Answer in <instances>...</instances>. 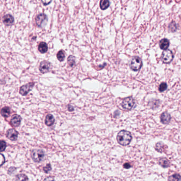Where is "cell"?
I'll list each match as a JSON object with an SVG mask.
<instances>
[{"instance_id": "6da1fadb", "label": "cell", "mask_w": 181, "mask_h": 181, "mask_svg": "<svg viewBox=\"0 0 181 181\" xmlns=\"http://www.w3.org/2000/svg\"><path fill=\"white\" fill-rule=\"evenodd\" d=\"M132 137L130 132L126 130H122L117 135V140L118 142L122 145H129L131 141Z\"/></svg>"}, {"instance_id": "7a4b0ae2", "label": "cell", "mask_w": 181, "mask_h": 181, "mask_svg": "<svg viewBox=\"0 0 181 181\" xmlns=\"http://www.w3.org/2000/svg\"><path fill=\"white\" fill-rule=\"evenodd\" d=\"M142 66V62L139 57L134 56L132 58L131 61L130 63V67L132 70L137 71L141 68Z\"/></svg>"}, {"instance_id": "3957f363", "label": "cell", "mask_w": 181, "mask_h": 181, "mask_svg": "<svg viewBox=\"0 0 181 181\" xmlns=\"http://www.w3.org/2000/svg\"><path fill=\"white\" fill-rule=\"evenodd\" d=\"M173 54L170 50H165L161 54V60L164 63L168 64L171 63L173 60Z\"/></svg>"}, {"instance_id": "277c9868", "label": "cell", "mask_w": 181, "mask_h": 181, "mask_svg": "<svg viewBox=\"0 0 181 181\" xmlns=\"http://www.w3.org/2000/svg\"><path fill=\"white\" fill-rule=\"evenodd\" d=\"M134 104H135V101L133 98L127 97L125 98L122 101L121 106L124 110L129 111L134 107Z\"/></svg>"}, {"instance_id": "5b68a950", "label": "cell", "mask_w": 181, "mask_h": 181, "mask_svg": "<svg viewBox=\"0 0 181 181\" xmlns=\"http://www.w3.org/2000/svg\"><path fill=\"white\" fill-rule=\"evenodd\" d=\"M31 155L34 161L36 163H39L44 158L45 153L42 150L34 149L32 151Z\"/></svg>"}, {"instance_id": "8992f818", "label": "cell", "mask_w": 181, "mask_h": 181, "mask_svg": "<svg viewBox=\"0 0 181 181\" xmlns=\"http://www.w3.org/2000/svg\"><path fill=\"white\" fill-rule=\"evenodd\" d=\"M47 20V16H46V14L44 13H40L38 14L35 18L36 24L39 27H42L44 25L46 24Z\"/></svg>"}, {"instance_id": "52a82bcc", "label": "cell", "mask_w": 181, "mask_h": 181, "mask_svg": "<svg viewBox=\"0 0 181 181\" xmlns=\"http://www.w3.org/2000/svg\"><path fill=\"white\" fill-rule=\"evenodd\" d=\"M34 85H35L34 82H30L21 86L20 87V91H19L20 94L22 96L27 95L29 93V92L32 90V88L34 87Z\"/></svg>"}, {"instance_id": "ba28073f", "label": "cell", "mask_w": 181, "mask_h": 181, "mask_svg": "<svg viewBox=\"0 0 181 181\" xmlns=\"http://www.w3.org/2000/svg\"><path fill=\"white\" fill-rule=\"evenodd\" d=\"M51 68V64L46 61H43L40 62L39 69L42 74H46L50 71Z\"/></svg>"}, {"instance_id": "9c48e42d", "label": "cell", "mask_w": 181, "mask_h": 181, "mask_svg": "<svg viewBox=\"0 0 181 181\" xmlns=\"http://www.w3.org/2000/svg\"><path fill=\"white\" fill-rule=\"evenodd\" d=\"M18 132L16 131L13 129H11L8 130L6 132V137L12 141H15L18 138Z\"/></svg>"}, {"instance_id": "30bf717a", "label": "cell", "mask_w": 181, "mask_h": 181, "mask_svg": "<svg viewBox=\"0 0 181 181\" xmlns=\"http://www.w3.org/2000/svg\"><path fill=\"white\" fill-rule=\"evenodd\" d=\"M3 22L6 26H12L14 23V18L11 14H6L3 18Z\"/></svg>"}, {"instance_id": "8fae6325", "label": "cell", "mask_w": 181, "mask_h": 181, "mask_svg": "<svg viewBox=\"0 0 181 181\" xmlns=\"http://www.w3.org/2000/svg\"><path fill=\"white\" fill-rule=\"evenodd\" d=\"M171 120V116L169 113L164 112L160 116V121L162 123L167 124L169 123Z\"/></svg>"}, {"instance_id": "7c38bea8", "label": "cell", "mask_w": 181, "mask_h": 181, "mask_svg": "<svg viewBox=\"0 0 181 181\" xmlns=\"http://www.w3.org/2000/svg\"><path fill=\"white\" fill-rule=\"evenodd\" d=\"M21 121V118L17 114H15L13 116L11 119V123L12 126L16 127L20 126Z\"/></svg>"}, {"instance_id": "4fadbf2b", "label": "cell", "mask_w": 181, "mask_h": 181, "mask_svg": "<svg viewBox=\"0 0 181 181\" xmlns=\"http://www.w3.org/2000/svg\"><path fill=\"white\" fill-rule=\"evenodd\" d=\"M169 46V41L167 39L164 38L159 42V47L161 50H167Z\"/></svg>"}, {"instance_id": "5bb4252c", "label": "cell", "mask_w": 181, "mask_h": 181, "mask_svg": "<svg viewBox=\"0 0 181 181\" xmlns=\"http://www.w3.org/2000/svg\"><path fill=\"white\" fill-rule=\"evenodd\" d=\"M38 50L41 53H45L48 50L47 45L45 42H40L38 45Z\"/></svg>"}, {"instance_id": "9a60e30c", "label": "cell", "mask_w": 181, "mask_h": 181, "mask_svg": "<svg viewBox=\"0 0 181 181\" xmlns=\"http://www.w3.org/2000/svg\"><path fill=\"white\" fill-rule=\"evenodd\" d=\"M55 122L54 116L52 114H48L45 118V124L47 126H51L54 124Z\"/></svg>"}, {"instance_id": "2e32d148", "label": "cell", "mask_w": 181, "mask_h": 181, "mask_svg": "<svg viewBox=\"0 0 181 181\" xmlns=\"http://www.w3.org/2000/svg\"><path fill=\"white\" fill-rule=\"evenodd\" d=\"M167 148V146L165 145L164 143H162L161 142H158L156 145V150L159 152V153H163L165 150Z\"/></svg>"}, {"instance_id": "e0dca14e", "label": "cell", "mask_w": 181, "mask_h": 181, "mask_svg": "<svg viewBox=\"0 0 181 181\" xmlns=\"http://www.w3.org/2000/svg\"><path fill=\"white\" fill-rule=\"evenodd\" d=\"M10 113H11V110L9 107H4L2 108L1 111V115L4 118H7L9 117L10 115Z\"/></svg>"}, {"instance_id": "ac0fdd59", "label": "cell", "mask_w": 181, "mask_h": 181, "mask_svg": "<svg viewBox=\"0 0 181 181\" xmlns=\"http://www.w3.org/2000/svg\"><path fill=\"white\" fill-rule=\"evenodd\" d=\"M159 164L164 168H167V167H169L170 165V163L168 159L164 158H161V159H159Z\"/></svg>"}, {"instance_id": "d6986e66", "label": "cell", "mask_w": 181, "mask_h": 181, "mask_svg": "<svg viewBox=\"0 0 181 181\" xmlns=\"http://www.w3.org/2000/svg\"><path fill=\"white\" fill-rule=\"evenodd\" d=\"M100 8L103 10L107 9L110 6V3L107 0H102L100 2Z\"/></svg>"}, {"instance_id": "ffe728a7", "label": "cell", "mask_w": 181, "mask_h": 181, "mask_svg": "<svg viewBox=\"0 0 181 181\" xmlns=\"http://www.w3.org/2000/svg\"><path fill=\"white\" fill-rule=\"evenodd\" d=\"M28 177L23 174H20L16 176V181H28Z\"/></svg>"}, {"instance_id": "44dd1931", "label": "cell", "mask_w": 181, "mask_h": 181, "mask_svg": "<svg viewBox=\"0 0 181 181\" xmlns=\"http://www.w3.org/2000/svg\"><path fill=\"white\" fill-rule=\"evenodd\" d=\"M181 179V175L178 174H175L169 176L168 179V181H180Z\"/></svg>"}, {"instance_id": "7402d4cb", "label": "cell", "mask_w": 181, "mask_h": 181, "mask_svg": "<svg viewBox=\"0 0 181 181\" xmlns=\"http://www.w3.org/2000/svg\"><path fill=\"white\" fill-rule=\"evenodd\" d=\"M68 63L71 67H74L76 63V58L73 55H70L68 57Z\"/></svg>"}, {"instance_id": "603a6c76", "label": "cell", "mask_w": 181, "mask_h": 181, "mask_svg": "<svg viewBox=\"0 0 181 181\" xmlns=\"http://www.w3.org/2000/svg\"><path fill=\"white\" fill-rule=\"evenodd\" d=\"M57 58H58V61H60L61 62L64 61V58H65V54H64L63 51L61 50L58 52V54H57Z\"/></svg>"}, {"instance_id": "cb8c5ba5", "label": "cell", "mask_w": 181, "mask_h": 181, "mask_svg": "<svg viewBox=\"0 0 181 181\" xmlns=\"http://www.w3.org/2000/svg\"><path fill=\"white\" fill-rule=\"evenodd\" d=\"M167 89V85L166 82H162L159 85L158 89L160 92H163Z\"/></svg>"}, {"instance_id": "d4e9b609", "label": "cell", "mask_w": 181, "mask_h": 181, "mask_svg": "<svg viewBox=\"0 0 181 181\" xmlns=\"http://www.w3.org/2000/svg\"><path fill=\"white\" fill-rule=\"evenodd\" d=\"M169 30L172 32H175L176 31V29H177V27H176V25L175 24V22L173 21L169 24Z\"/></svg>"}, {"instance_id": "484cf974", "label": "cell", "mask_w": 181, "mask_h": 181, "mask_svg": "<svg viewBox=\"0 0 181 181\" xmlns=\"http://www.w3.org/2000/svg\"><path fill=\"white\" fill-rule=\"evenodd\" d=\"M6 142L4 141H3L2 140L1 141V151H4V150L6 149Z\"/></svg>"}, {"instance_id": "4316f807", "label": "cell", "mask_w": 181, "mask_h": 181, "mask_svg": "<svg viewBox=\"0 0 181 181\" xmlns=\"http://www.w3.org/2000/svg\"><path fill=\"white\" fill-rule=\"evenodd\" d=\"M51 169H52V168H51V166L50 164L47 165L45 167H44V171L45 173H48V172L51 170Z\"/></svg>"}, {"instance_id": "83f0119b", "label": "cell", "mask_w": 181, "mask_h": 181, "mask_svg": "<svg viewBox=\"0 0 181 181\" xmlns=\"http://www.w3.org/2000/svg\"><path fill=\"white\" fill-rule=\"evenodd\" d=\"M44 181H55V179H54V177L49 176V177L45 178Z\"/></svg>"}, {"instance_id": "f1b7e54d", "label": "cell", "mask_w": 181, "mask_h": 181, "mask_svg": "<svg viewBox=\"0 0 181 181\" xmlns=\"http://www.w3.org/2000/svg\"><path fill=\"white\" fill-rule=\"evenodd\" d=\"M123 167L124 168L129 169L130 167H131V166L129 163H125L124 164Z\"/></svg>"}, {"instance_id": "f546056e", "label": "cell", "mask_w": 181, "mask_h": 181, "mask_svg": "<svg viewBox=\"0 0 181 181\" xmlns=\"http://www.w3.org/2000/svg\"><path fill=\"white\" fill-rule=\"evenodd\" d=\"M68 110L70 111H74V108L71 105H69L68 106Z\"/></svg>"}, {"instance_id": "4dcf8cb0", "label": "cell", "mask_w": 181, "mask_h": 181, "mask_svg": "<svg viewBox=\"0 0 181 181\" xmlns=\"http://www.w3.org/2000/svg\"><path fill=\"white\" fill-rule=\"evenodd\" d=\"M51 2V1H49V2H45V1H42V3H43V4H44V6H46V5H47V4H49V3H50Z\"/></svg>"}]
</instances>
